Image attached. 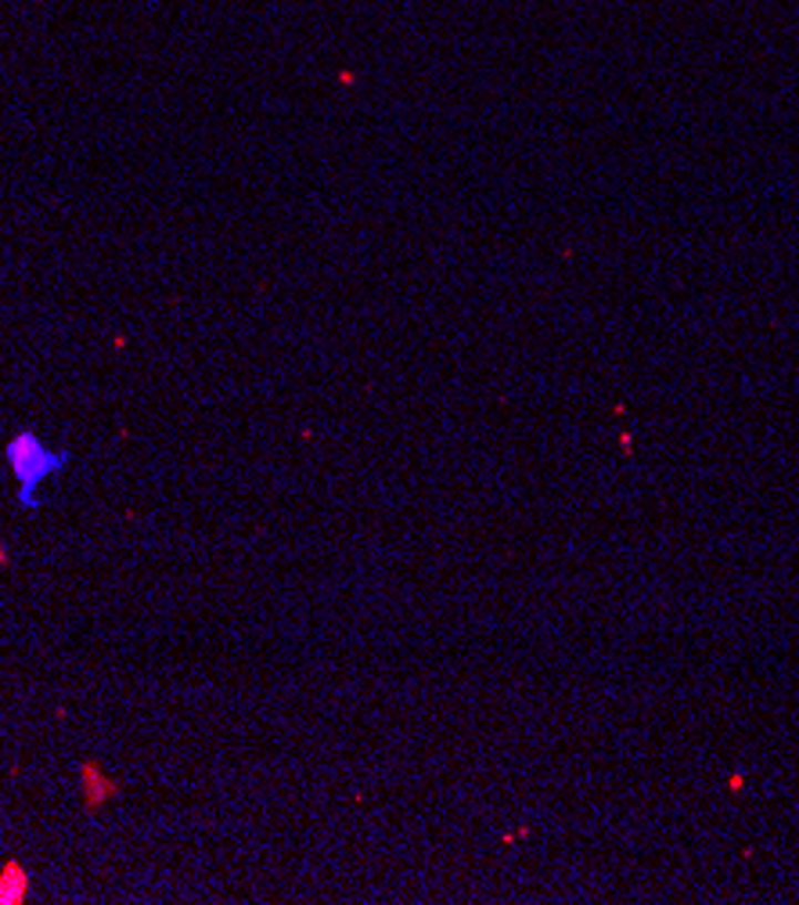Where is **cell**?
Instances as JSON below:
<instances>
[{
  "label": "cell",
  "instance_id": "6da1fadb",
  "mask_svg": "<svg viewBox=\"0 0 799 905\" xmlns=\"http://www.w3.org/2000/svg\"><path fill=\"white\" fill-rule=\"evenodd\" d=\"M4 458L14 472V480H19V506L22 509H40V484L58 477L65 466H69V451H51L48 444H43L33 429H19L8 448H4Z\"/></svg>",
  "mask_w": 799,
  "mask_h": 905
},
{
  "label": "cell",
  "instance_id": "7a4b0ae2",
  "mask_svg": "<svg viewBox=\"0 0 799 905\" xmlns=\"http://www.w3.org/2000/svg\"><path fill=\"white\" fill-rule=\"evenodd\" d=\"M29 873L22 870V862H4V870H0V905H19L29 898Z\"/></svg>",
  "mask_w": 799,
  "mask_h": 905
},
{
  "label": "cell",
  "instance_id": "3957f363",
  "mask_svg": "<svg viewBox=\"0 0 799 905\" xmlns=\"http://www.w3.org/2000/svg\"><path fill=\"white\" fill-rule=\"evenodd\" d=\"M11 563V556H8V549H4V541H0V567H8Z\"/></svg>",
  "mask_w": 799,
  "mask_h": 905
}]
</instances>
